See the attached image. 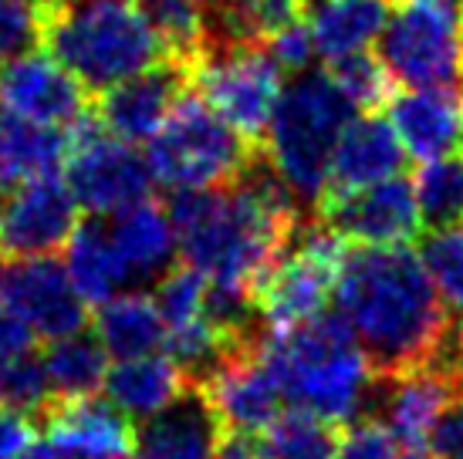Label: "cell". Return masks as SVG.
I'll return each instance as SVG.
<instances>
[{
  "label": "cell",
  "mask_w": 463,
  "mask_h": 459,
  "mask_svg": "<svg viewBox=\"0 0 463 459\" xmlns=\"http://www.w3.org/2000/svg\"><path fill=\"white\" fill-rule=\"evenodd\" d=\"M196 4H217V0H196Z\"/></svg>",
  "instance_id": "47"
},
{
  "label": "cell",
  "mask_w": 463,
  "mask_h": 459,
  "mask_svg": "<svg viewBox=\"0 0 463 459\" xmlns=\"http://www.w3.org/2000/svg\"><path fill=\"white\" fill-rule=\"evenodd\" d=\"M14 459H75V456L65 453V449L58 446V443H52V439H34L21 456H14Z\"/></svg>",
  "instance_id": "43"
},
{
  "label": "cell",
  "mask_w": 463,
  "mask_h": 459,
  "mask_svg": "<svg viewBox=\"0 0 463 459\" xmlns=\"http://www.w3.org/2000/svg\"><path fill=\"white\" fill-rule=\"evenodd\" d=\"M396 459H439L437 453H426V449H410L406 456H396Z\"/></svg>",
  "instance_id": "44"
},
{
  "label": "cell",
  "mask_w": 463,
  "mask_h": 459,
  "mask_svg": "<svg viewBox=\"0 0 463 459\" xmlns=\"http://www.w3.org/2000/svg\"><path fill=\"white\" fill-rule=\"evenodd\" d=\"M41 44V4L0 0V61H11Z\"/></svg>",
  "instance_id": "36"
},
{
  "label": "cell",
  "mask_w": 463,
  "mask_h": 459,
  "mask_svg": "<svg viewBox=\"0 0 463 459\" xmlns=\"http://www.w3.org/2000/svg\"><path fill=\"white\" fill-rule=\"evenodd\" d=\"M68 277L81 294L85 304H102L116 297L129 284V270L116 250L112 230L102 217H91L78 223L75 233L68 237Z\"/></svg>",
  "instance_id": "25"
},
{
  "label": "cell",
  "mask_w": 463,
  "mask_h": 459,
  "mask_svg": "<svg viewBox=\"0 0 463 459\" xmlns=\"http://www.w3.org/2000/svg\"><path fill=\"white\" fill-rule=\"evenodd\" d=\"M457 396H460V389L450 375H443L433 365H423V369L402 371L392 379H373L365 412L373 402H379V412H373L369 419L383 422L399 446L423 449L430 446L437 422L443 419V412L450 408Z\"/></svg>",
  "instance_id": "14"
},
{
  "label": "cell",
  "mask_w": 463,
  "mask_h": 459,
  "mask_svg": "<svg viewBox=\"0 0 463 459\" xmlns=\"http://www.w3.org/2000/svg\"><path fill=\"white\" fill-rule=\"evenodd\" d=\"M89 108L85 89L75 75H68L52 54H17L0 61V112L38 122V126L65 128Z\"/></svg>",
  "instance_id": "15"
},
{
  "label": "cell",
  "mask_w": 463,
  "mask_h": 459,
  "mask_svg": "<svg viewBox=\"0 0 463 459\" xmlns=\"http://www.w3.org/2000/svg\"><path fill=\"white\" fill-rule=\"evenodd\" d=\"M335 304L362 344L375 379L430 365L450 328V311L410 243H348L335 281Z\"/></svg>",
  "instance_id": "1"
},
{
  "label": "cell",
  "mask_w": 463,
  "mask_h": 459,
  "mask_svg": "<svg viewBox=\"0 0 463 459\" xmlns=\"http://www.w3.org/2000/svg\"><path fill=\"white\" fill-rule=\"evenodd\" d=\"M41 419L48 439L75 459H122L136 453V426L112 398H54Z\"/></svg>",
  "instance_id": "18"
},
{
  "label": "cell",
  "mask_w": 463,
  "mask_h": 459,
  "mask_svg": "<svg viewBox=\"0 0 463 459\" xmlns=\"http://www.w3.org/2000/svg\"><path fill=\"white\" fill-rule=\"evenodd\" d=\"M95 338L112 358L153 355L166 344V321L159 314L156 297L146 291H118L95 311Z\"/></svg>",
  "instance_id": "24"
},
{
  "label": "cell",
  "mask_w": 463,
  "mask_h": 459,
  "mask_svg": "<svg viewBox=\"0 0 463 459\" xmlns=\"http://www.w3.org/2000/svg\"><path fill=\"white\" fill-rule=\"evenodd\" d=\"M68 159V132L0 112V200L21 183L58 173Z\"/></svg>",
  "instance_id": "23"
},
{
  "label": "cell",
  "mask_w": 463,
  "mask_h": 459,
  "mask_svg": "<svg viewBox=\"0 0 463 459\" xmlns=\"http://www.w3.org/2000/svg\"><path fill=\"white\" fill-rule=\"evenodd\" d=\"M27 4H41V0H27Z\"/></svg>",
  "instance_id": "48"
},
{
  "label": "cell",
  "mask_w": 463,
  "mask_h": 459,
  "mask_svg": "<svg viewBox=\"0 0 463 459\" xmlns=\"http://www.w3.org/2000/svg\"><path fill=\"white\" fill-rule=\"evenodd\" d=\"M194 85V71L176 61H159L139 75L118 81L112 89L99 91L95 115L102 118L109 136L122 142H146L153 139L159 126L169 118L180 95Z\"/></svg>",
  "instance_id": "13"
},
{
  "label": "cell",
  "mask_w": 463,
  "mask_h": 459,
  "mask_svg": "<svg viewBox=\"0 0 463 459\" xmlns=\"http://www.w3.org/2000/svg\"><path fill=\"white\" fill-rule=\"evenodd\" d=\"M396 439L379 419H355L338 439L332 459H396Z\"/></svg>",
  "instance_id": "37"
},
{
  "label": "cell",
  "mask_w": 463,
  "mask_h": 459,
  "mask_svg": "<svg viewBox=\"0 0 463 459\" xmlns=\"http://www.w3.org/2000/svg\"><path fill=\"white\" fill-rule=\"evenodd\" d=\"M196 385L206 392L210 406L217 408L223 429L260 433L281 412L284 402L281 385L264 365V358L258 355V344L227 355Z\"/></svg>",
  "instance_id": "16"
},
{
  "label": "cell",
  "mask_w": 463,
  "mask_h": 459,
  "mask_svg": "<svg viewBox=\"0 0 463 459\" xmlns=\"http://www.w3.org/2000/svg\"><path fill=\"white\" fill-rule=\"evenodd\" d=\"M264 48L270 52L274 61L281 64V71H295V75L308 71L311 58H315V41H311V31L305 21H301V24H291L288 31H281V34H274Z\"/></svg>",
  "instance_id": "38"
},
{
  "label": "cell",
  "mask_w": 463,
  "mask_h": 459,
  "mask_svg": "<svg viewBox=\"0 0 463 459\" xmlns=\"http://www.w3.org/2000/svg\"><path fill=\"white\" fill-rule=\"evenodd\" d=\"M213 459H264V453H260V436L244 433V429H223Z\"/></svg>",
  "instance_id": "42"
},
{
  "label": "cell",
  "mask_w": 463,
  "mask_h": 459,
  "mask_svg": "<svg viewBox=\"0 0 463 459\" xmlns=\"http://www.w3.org/2000/svg\"><path fill=\"white\" fill-rule=\"evenodd\" d=\"M386 0H308V31L315 54L338 61L345 54L369 52L389 24Z\"/></svg>",
  "instance_id": "21"
},
{
  "label": "cell",
  "mask_w": 463,
  "mask_h": 459,
  "mask_svg": "<svg viewBox=\"0 0 463 459\" xmlns=\"http://www.w3.org/2000/svg\"><path fill=\"white\" fill-rule=\"evenodd\" d=\"M41 361H44V375L52 385V402L95 396L109 375V351L95 338V332L89 334L85 328L48 342V351L41 355Z\"/></svg>",
  "instance_id": "27"
},
{
  "label": "cell",
  "mask_w": 463,
  "mask_h": 459,
  "mask_svg": "<svg viewBox=\"0 0 463 459\" xmlns=\"http://www.w3.org/2000/svg\"><path fill=\"white\" fill-rule=\"evenodd\" d=\"M34 338H38V334L31 332L11 307L0 304V361L31 355V351H34Z\"/></svg>",
  "instance_id": "41"
},
{
  "label": "cell",
  "mask_w": 463,
  "mask_h": 459,
  "mask_svg": "<svg viewBox=\"0 0 463 459\" xmlns=\"http://www.w3.org/2000/svg\"><path fill=\"white\" fill-rule=\"evenodd\" d=\"M122 459H136V456H122ZM139 459H142V456H139Z\"/></svg>",
  "instance_id": "49"
},
{
  "label": "cell",
  "mask_w": 463,
  "mask_h": 459,
  "mask_svg": "<svg viewBox=\"0 0 463 459\" xmlns=\"http://www.w3.org/2000/svg\"><path fill=\"white\" fill-rule=\"evenodd\" d=\"M109 230L122 264L129 270V281H153L169 270V260L176 254V233L169 213L156 200H139L118 210Z\"/></svg>",
  "instance_id": "22"
},
{
  "label": "cell",
  "mask_w": 463,
  "mask_h": 459,
  "mask_svg": "<svg viewBox=\"0 0 463 459\" xmlns=\"http://www.w3.org/2000/svg\"><path fill=\"white\" fill-rule=\"evenodd\" d=\"M416 203L430 230L463 223V153L423 163L416 173Z\"/></svg>",
  "instance_id": "31"
},
{
  "label": "cell",
  "mask_w": 463,
  "mask_h": 459,
  "mask_svg": "<svg viewBox=\"0 0 463 459\" xmlns=\"http://www.w3.org/2000/svg\"><path fill=\"white\" fill-rule=\"evenodd\" d=\"M0 304H7L38 338H65L85 328L89 304L81 301L68 267L48 257L4 260L0 267Z\"/></svg>",
  "instance_id": "11"
},
{
  "label": "cell",
  "mask_w": 463,
  "mask_h": 459,
  "mask_svg": "<svg viewBox=\"0 0 463 459\" xmlns=\"http://www.w3.org/2000/svg\"><path fill=\"white\" fill-rule=\"evenodd\" d=\"M217 41L210 44H268L274 34L301 24L308 0H217Z\"/></svg>",
  "instance_id": "29"
},
{
  "label": "cell",
  "mask_w": 463,
  "mask_h": 459,
  "mask_svg": "<svg viewBox=\"0 0 463 459\" xmlns=\"http://www.w3.org/2000/svg\"><path fill=\"white\" fill-rule=\"evenodd\" d=\"M223 436L217 408L206 392L190 382L163 412L142 419L136 429V453L142 459H213Z\"/></svg>",
  "instance_id": "19"
},
{
  "label": "cell",
  "mask_w": 463,
  "mask_h": 459,
  "mask_svg": "<svg viewBox=\"0 0 463 459\" xmlns=\"http://www.w3.org/2000/svg\"><path fill=\"white\" fill-rule=\"evenodd\" d=\"M41 44L89 91L166 61L136 4L122 0H41Z\"/></svg>",
  "instance_id": "3"
},
{
  "label": "cell",
  "mask_w": 463,
  "mask_h": 459,
  "mask_svg": "<svg viewBox=\"0 0 463 459\" xmlns=\"http://www.w3.org/2000/svg\"><path fill=\"white\" fill-rule=\"evenodd\" d=\"M190 379L169 355H139V358H122L116 369L105 375V389L109 398L116 402L126 416L136 419H149L156 412L173 402Z\"/></svg>",
  "instance_id": "26"
},
{
  "label": "cell",
  "mask_w": 463,
  "mask_h": 459,
  "mask_svg": "<svg viewBox=\"0 0 463 459\" xmlns=\"http://www.w3.org/2000/svg\"><path fill=\"white\" fill-rule=\"evenodd\" d=\"M348 240L332 227L305 223L284 257L254 284V307L264 332H288L301 321L322 314L335 294L338 267L345 260Z\"/></svg>",
  "instance_id": "6"
},
{
  "label": "cell",
  "mask_w": 463,
  "mask_h": 459,
  "mask_svg": "<svg viewBox=\"0 0 463 459\" xmlns=\"http://www.w3.org/2000/svg\"><path fill=\"white\" fill-rule=\"evenodd\" d=\"M420 264L433 281L443 307L453 318H463V223L430 230L420 240Z\"/></svg>",
  "instance_id": "32"
},
{
  "label": "cell",
  "mask_w": 463,
  "mask_h": 459,
  "mask_svg": "<svg viewBox=\"0 0 463 459\" xmlns=\"http://www.w3.org/2000/svg\"><path fill=\"white\" fill-rule=\"evenodd\" d=\"M34 439H38V429L27 419V412L0 406V459L21 456Z\"/></svg>",
  "instance_id": "40"
},
{
  "label": "cell",
  "mask_w": 463,
  "mask_h": 459,
  "mask_svg": "<svg viewBox=\"0 0 463 459\" xmlns=\"http://www.w3.org/2000/svg\"><path fill=\"white\" fill-rule=\"evenodd\" d=\"M78 227V203L61 173L21 183L0 200V260L48 257Z\"/></svg>",
  "instance_id": "10"
},
{
  "label": "cell",
  "mask_w": 463,
  "mask_h": 459,
  "mask_svg": "<svg viewBox=\"0 0 463 459\" xmlns=\"http://www.w3.org/2000/svg\"><path fill=\"white\" fill-rule=\"evenodd\" d=\"M352 115L355 105L335 89L328 71H301L295 85L281 91L264 136V153L301 203H318L335 142Z\"/></svg>",
  "instance_id": "4"
},
{
  "label": "cell",
  "mask_w": 463,
  "mask_h": 459,
  "mask_svg": "<svg viewBox=\"0 0 463 459\" xmlns=\"http://www.w3.org/2000/svg\"><path fill=\"white\" fill-rule=\"evenodd\" d=\"M65 179L78 210H85L89 217H116L118 210L149 200L153 190L146 155L109 132L71 145Z\"/></svg>",
  "instance_id": "9"
},
{
  "label": "cell",
  "mask_w": 463,
  "mask_h": 459,
  "mask_svg": "<svg viewBox=\"0 0 463 459\" xmlns=\"http://www.w3.org/2000/svg\"><path fill=\"white\" fill-rule=\"evenodd\" d=\"M379 58L406 89H463L460 0H410L379 38Z\"/></svg>",
  "instance_id": "7"
},
{
  "label": "cell",
  "mask_w": 463,
  "mask_h": 459,
  "mask_svg": "<svg viewBox=\"0 0 463 459\" xmlns=\"http://www.w3.org/2000/svg\"><path fill=\"white\" fill-rule=\"evenodd\" d=\"M315 210L325 227L342 233L348 243H369V247H406L420 237L423 227L416 186L402 173L365 190L318 200Z\"/></svg>",
  "instance_id": "12"
},
{
  "label": "cell",
  "mask_w": 463,
  "mask_h": 459,
  "mask_svg": "<svg viewBox=\"0 0 463 459\" xmlns=\"http://www.w3.org/2000/svg\"><path fill=\"white\" fill-rule=\"evenodd\" d=\"M402 166H406V149H402L392 122L379 112L352 115L338 142H335L332 163H328V183H325L318 200L375 186L383 179L399 176Z\"/></svg>",
  "instance_id": "17"
},
{
  "label": "cell",
  "mask_w": 463,
  "mask_h": 459,
  "mask_svg": "<svg viewBox=\"0 0 463 459\" xmlns=\"http://www.w3.org/2000/svg\"><path fill=\"white\" fill-rule=\"evenodd\" d=\"M156 304L166 321V332L183 328L190 321L203 318L206 311V277L190 264H176L159 277L156 287Z\"/></svg>",
  "instance_id": "34"
},
{
  "label": "cell",
  "mask_w": 463,
  "mask_h": 459,
  "mask_svg": "<svg viewBox=\"0 0 463 459\" xmlns=\"http://www.w3.org/2000/svg\"><path fill=\"white\" fill-rule=\"evenodd\" d=\"M460 44H463V7H460Z\"/></svg>",
  "instance_id": "46"
},
{
  "label": "cell",
  "mask_w": 463,
  "mask_h": 459,
  "mask_svg": "<svg viewBox=\"0 0 463 459\" xmlns=\"http://www.w3.org/2000/svg\"><path fill=\"white\" fill-rule=\"evenodd\" d=\"M254 153H260L258 145L237 136L190 85L149 139L146 163L153 183L166 186L169 192L213 190L241 176Z\"/></svg>",
  "instance_id": "5"
},
{
  "label": "cell",
  "mask_w": 463,
  "mask_h": 459,
  "mask_svg": "<svg viewBox=\"0 0 463 459\" xmlns=\"http://www.w3.org/2000/svg\"><path fill=\"white\" fill-rule=\"evenodd\" d=\"M430 449L439 459H463V392L453 398L443 419L437 422V429L430 436Z\"/></svg>",
  "instance_id": "39"
},
{
  "label": "cell",
  "mask_w": 463,
  "mask_h": 459,
  "mask_svg": "<svg viewBox=\"0 0 463 459\" xmlns=\"http://www.w3.org/2000/svg\"><path fill=\"white\" fill-rule=\"evenodd\" d=\"M328 78L335 81V89L355 105V112H379L383 105L392 102L396 78L389 75L383 58L373 52L345 54L338 61H328Z\"/></svg>",
  "instance_id": "33"
},
{
  "label": "cell",
  "mask_w": 463,
  "mask_h": 459,
  "mask_svg": "<svg viewBox=\"0 0 463 459\" xmlns=\"http://www.w3.org/2000/svg\"><path fill=\"white\" fill-rule=\"evenodd\" d=\"M0 406L17 412H44L52 406V385L44 375V361L34 351L11 361H0Z\"/></svg>",
  "instance_id": "35"
},
{
  "label": "cell",
  "mask_w": 463,
  "mask_h": 459,
  "mask_svg": "<svg viewBox=\"0 0 463 459\" xmlns=\"http://www.w3.org/2000/svg\"><path fill=\"white\" fill-rule=\"evenodd\" d=\"M264 459H332L338 446V422L322 419L311 408H281L260 429Z\"/></svg>",
  "instance_id": "30"
},
{
  "label": "cell",
  "mask_w": 463,
  "mask_h": 459,
  "mask_svg": "<svg viewBox=\"0 0 463 459\" xmlns=\"http://www.w3.org/2000/svg\"><path fill=\"white\" fill-rule=\"evenodd\" d=\"M136 11L169 61L194 71L210 48V24L196 0H136Z\"/></svg>",
  "instance_id": "28"
},
{
  "label": "cell",
  "mask_w": 463,
  "mask_h": 459,
  "mask_svg": "<svg viewBox=\"0 0 463 459\" xmlns=\"http://www.w3.org/2000/svg\"><path fill=\"white\" fill-rule=\"evenodd\" d=\"M281 81V64L264 44H210L194 68V89L203 102L258 149H264Z\"/></svg>",
  "instance_id": "8"
},
{
  "label": "cell",
  "mask_w": 463,
  "mask_h": 459,
  "mask_svg": "<svg viewBox=\"0 0 463 459\" xmlns=\"http://www.w3.org/2000/svg\"><path fill=\"white\" fill-rule=\"evenodd\" d=\"M258 355L278 379L284 398L295 406L311 408L338 426L365 416L375 375L338 311L315 314L288 332H264Z\"/></svg>",
  "instance_id": "2"
},
{
  "label": "cell",
  "mask_w": 463,
  "mask_h": 459,
  "mask_svg": "<svg viewBox=\"0 0 463 459\" xmlns=\"http://www.w3.org/2000/svg\"><path fill=\"white\" fill-rule=\"evenodd\" d=\"M389 7H402V4H410V0H386Z\"/></svg>",
  "instance_id": "45"
},
{
  "label": "cell",
  "mask_w": 463,
  "mask_h": 459,
  "mask_svg": "<svg viewBox=\"0 0 463 459\" xmlns=\"http://www.w3.org/2000/svg\"><path fill=\"white\" fill-rule=\"evenodd\" d=\"M392 128L406 155L433 163L463 145V89H410L389 102Z\"/></svg>",
  "instance_id": "20"
}]
</instances>
